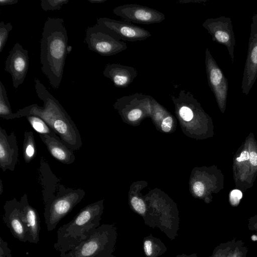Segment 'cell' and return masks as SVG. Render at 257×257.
<instances>
[{"mask_svg": "<svg viewBox=\"0 0 257 257\" xmlns=\"http://www.w3.org/2000/svg\"><path fill=\"white\" fill-rule=\"evenodd\" d=\"M85 191L82 189H63L56 195L45 199L44 217L47 230H53L59 222L84 198Z\"/></svg>", "mask_w": 257, "mask_h": 257, "instance_id": "5", "label": "cell"}, {"mask_svg": "<svg viewBox=\"0 0 257 257\" xmlns=\"http://www.w3.org/2000/svg\"><path fill=\"white\" fill-rule=\"evenodd\" d=\"M3 191V183L1 179H0V195H1Z\"/></svg>", "mask_w": 257, "mask_h": 257, "instance_id": "37", "label": "cell"}, {"mask_svg": "<svg viewBox=\"0 0 257 257\" xmlns=\"http://www.w3.org/2000/svg\"><path fill=\"white\" fill-rule=\"evenodd\" d=\"M18 0H0V5H12L18 3Z\"/></svg>", "mask_w": 257, "mask_h": 257, "instance_id": "34", "label": "cell"}, {"mask_svg": "<svg viewBox=\"0 0 257 257\" xmlns=\"http://www.w3.org/2000/svg\"><path fill=\"white\" fill-rule=\"evenodd\" d=\"M96 24L119 41H144L151 36V33L148 30L125 21L103 17L98 18Z\"/></svg>", "mask_w": 257, "mask_h": 257, "instance_id": "7", "label": "cell"}, {"mask_svg": "<svg viewBox=\"0 0 257 257\" xmlns=\"http://www.w3.org/2000/svg\"><path fill=\"white\" fill-rule=\"evenodd\" d=\"M0 257H13L7 242L0 237Z\"/></svg>", "mask_w": 257, "mask_h": 257, "instance_id": "27", "label": "cell"}, {"mask_svg": "<svg viewBox=\"0 0 257 257\" xmlns=\"http://www.w3.org/2000/svg\"><path fill=\"white\" fill-rule=\"evenodd\" d=\"M193 189L194 193L197 196L201 197L204 194V186L202 182L197 181L193 184Z\"/></svg>", "mask_w": 257, "mask_h": 257, "instance_id": "31", "label": "cell"}, {"mask_svg": "<svg viewBox=\"0 0 257 257\" xmlns=\"http://www.w3.org/2000/svg\"><path fill=\"white\" fill-rule=\"evenodd\" d=\"M91 4H101L105 2L106 0H87Z\"/></svg>", "mask_w": 257, "mask_h": 257, "instance_id": "36", "label": "cell"}, {"mask_svg": "<svg viewBox=\"0 0 257 257\" xmlns=\"http://www.w3.org/2000/svg\"><path fill=\"white\" fill-rule=\"evenodd\" d=\"M117 237L113 224H102L93 229L78 245L60 254V257H116L114 255Z\"/></svg>", "mask_w": 257, "mask_h": 257, "instance_id": "4", "label": "cell"}, {"mask_svg": "<svg viewBox=\"0 0 257 257\" xmlns=\"http://www.w3.org/2000/svg\"><path fill=\"white\" fill-rule=\"evenodd\" d=\"M69 0H41L40 6L45 12L59 10L63 5L67 4Z\"/></svg>", "mask_w": 257, "mask_h": 257, "instance_id": "23", "label": "cell"}, {"mask_svg": "<svg viewBox=\"0 0 257 257\" xmlns=\"http://www.w3.org/2000/svg\"><path fill=\"white\" fill-rule=\"evenodd\" d=\"M20 205L28 234V241L37 244L39 241L41 221L36 209L30 205L27 195L24 194L21 198Z\"/></svg>", "mask_w": 257, "mask_h": 257, "instance_id": "15", "label": "cell"}, {"mask_svg": "<svg viewBox=\"0 0 257 257\" xmlns=\"http://www.w3.org/2000/svg\"><path fill=\"white\" fill-rule=\"evenodd\" d=\"M237 240L235 239L221 243L216 246L212 254L208 257H228L236 245Z\"/></svg>", "mask_w": 257, "mask_h": 257, "instance_id": "22", "label": "cell"}, {"mask_svg": "<svg viewBox=\"0 0 257 257\" xmlns=\"http://www.w3.org/2000/svg\"><path fill=\"white\" fill-rule=\"evenodd\" d=\"M205 63L208 85L223 112L225 108L228 90L227 79L218 66L208 48L205 50Z\"/></svg>", "mask_w": 257, "mask_h": 257, "instance_id": "8", "label": "cell"}, {"mask_svg": "<svg viewBox=\"0 0 257 257\" xmlns=\"http://www.w3.org/2000/svg\"><path fill=\"white\" fill-rule=\"evenodd\" d=\"M29 66L28 51L16 43L8 55L5 70L12 76L13 84L15 89L22 84L25 79Z\"/></svg>", "mask_w": 257, "mask_h": 257, "instance_id": "12", "label": "cell"}, {"mask_svg": "<svg viewBox=\"0 0 257 257\" xmlns=\"http://www.w3.org/2000/svg\"><path fill=\"white\" fill-rule=\"evenodd\" d=\"M23 155L27 163H30L37 155L36 144L32 131H26L24 133Z\"/></svg>", "mask_w": 257, "mask_h": 257, "instance_id": "19", "label": "cell"}, {"mask_svg": "<svg viewBox=\"0 0 257 257\" xmlns=\"http://www.w3.org/2000/svg\"><path fill=\"white\" fill-rule=\"evenodd\" d=\"M248 248L242 240H237L234 248L228 257H246Z\"/></svg>", "mask_w": 257, "mask_h": 257, "instance_id": "26", "label": "cell"}, {"mask_svg": "<svg viewBox=\"0 0 257 257\" xmlns=\"http://www.w3.org/2000/svg\"><path fill=\"white\" fill-rule=\"evenodd\" d=\"M103 75L110 79L116 87H127L138 75L136 69L120 64L109 63L103 71Z\"/></svg>", "mask_w": 257, "mask_h": 257, "instance_id": "16", "label": "cell"}, {"mask_svg": "<svg viewBox=\"0 0 257 257\" xmlns=\"http://www.w3.org/2000/svg\"><path fill=\"white\" fill-rule=\"evenodd\" d=\"M84 42L88 49L102 56H110L126 50V43L115 39L96 24L88 27Z\"/></svg>", "mask_w": 257, "mask_h": 257, "instance_id": "6", "label": "cell"}, {"mask_svg": "<svg viewBox=\"0 0 257 257\" xmlns=\"http://www.w3.org/2000/svg\"><path fill=\"white\" fill-rule=\"evenodd\" d=\"M64 21L48 17L44 23L40 41V62L42 72L54 89L59 87L66 56L72 49Z\"/></svg>", "mask_w": 257, "mask_h": 257, "instance_id": "2", "label": "cell"}, {"mask_svg": "<svg viewBox=\"0 0 257 257\" xmlns=\"http://www.w3.org/2000/svg\"><path fill=\"white\" fill-rule=\"evenodd\" d=\"M131 204L134 210L143 217L145 221L147 218V207L144 201L142 199L134 197L131 199Z\"/></svg>", "mask_w": 257, "mask_h": 257, "instance_id": "25", "label": "cell"}, {"mask_svg": "<svg viewBox=\"0 0 257 257\" xmlns=\"http://www.w3.org/2000/svg\"><path fill=\"white\" fill-rule=\"evenodd\" d=\"M26 117L31 127L39 134L47 135L61 140L60 138L41 117L32 114H28Z\"/></svg>", "mask_w": 257, "mask_h": 257, "instance_id": "20", "label": "cell"}, {"mask_svg": "<svg viewBox=\"0 0 257 257\" xmlns=\"http://www.w3.org/2000/svg\"><path fill=\"white\" fill-rule=\"evenodd\" d=\"M13 27L11 23H5L3 21L0 23V52H2L8 40L9 34Z\"/></svg>", "mask_w": 257, "mask_h": 257, "instance_id": "24", "label": "cell"}, {"mask_svg": "<svg viewBox=\"0 0 257 257\" xmlns=\"http://www.w3.org/2000/svg\"><path fill=\"white\" fill-rule=\"evenodd\" d=\"M248 228L249 230L255 232L256 235L252 236V239L254 241L257 240V215L249 219Z\"/></svg>", "mask_w": 257, "mask_h": 257, "instance_id": "29", "label": "cell"}, {"mask_svg": "<svg viewBox=\"0 0 257 257\" xmlns=\"http://www.w3.org/2000/svg\"><path fill=\"white\" fill-rule=\"evenodd\" d=\"M35 87L43 106L33 104L20 109L17 112L19 118L28 114L41 117L67 147L78 151L82 146L81 135L69 114L38 78L35 79Z\"/></svg>", "mask_w": 257, "mask_h": 257, "instance_id": "1", "label": "cell"}, {"mask_svg": "<svg viewBox=\"0 0 257 257\" xmlns=\"http://www.w3.org/2000/svg\"><path fill=\"white\" fill-rule=\"evenodd\" d=\"M202 26L212 36L213 41L226 47L231 60L233 63L235 39L230 18L220 16L216 18L207 19L203 23Z\"/></svg>", "mask_w": 257, "mask_h": 257, "instance_id": "10", "label": "cell"}, {"mask_svg": "<svg viewBox=\"0 0 257 257\" xmlns=\"http://www.w3.org/2000/svg\"><path fill=\"white\" fill-rule=\"evenodd\" d=\"M247 57L241 88L247 95L257 78V13L252 17Z\"/></svg>", "mask_w": 257, "mask_h": 257, "instance_id": "11", "label": "cell"}, {"mask_svg": "<svg viewBox=\"0 0 257 257\" xmlns=\"http://www.w3.org/2000/svg\"><path fill=\"white\" fill-rule=\"evenodd\" d=\"M3 208V220L12 235L20 241H28L27 230L23 220L20 201L15 198L6 201Z\"/></svg>", "mask_w": 257, "mask_h": 257, "instance_id": "13", "label": "cell"}, {"mask_svg": "<svg viewBox=\"0 0 257 257\" xmlns=\"http://www.w3.org/2000/svg\"><path fill=\"white\" fill-rule=\"evenodd\" d=\"M173 123V118L170 116L166 117L162 121L161 126L162 130L168 132L171 130Z\"/></svg>", "mask_w": 257, "mask_h": 257, "instance_id": "30", "label": "cell"}, {"mask_svg": "<svg viewBox=\"0 0 257 257\" xmlns=\"http://www.w3.org/2000/svg\"><path fill=\"white\" fill-rule=\"evenodd\" d=\"M19 149L14 132L8 135L0 127V168L3 171H14L18 161Z\"/></svg>", "mask_w": 257, "mask_h": 257, "instance_id": "14", "label": "cell"}, {"mask_svg": "<svg viewBox=\"0 0 257 257\" xmlns=\"http://www.w3.org/2000/svg\"><path fill=\"white\" fill-rule=\"evenodd\" d=\"M113 13L125 22L144 25L160 23L165 15L155 9L137 4H127L114 8Z\"/></svg>", "mask_w": 257, "mask_h": 257, "instance_id": "9", "label": "cell"}, {"mask_svg": "<svg viewBox=\"0 0 257 257\" xmlns=\"http://www.w3.org/2000/svg\"><path fill=\"white\" fill-rule=\"evenodd\" d=\"M176 257H198L196 253H193L190 254H186L185 253L178 254Z\"/></svg>", "mask_w": 257, "mask_h": 257, "instance_id": "35", "label": "cell"}, {"mask_svg": "<svg viewBox=\"0 0 257 257\" xmlns=\"http://www.w3.org/2000/svg\"><path fill=\"white\" fill-rule=\"evenodd\" d=\"M0 117L7 120L19 118L17 112L11 107L4 85L0 81Z\"/></svg>", "mask_w": 257, "mask_h": 257, "instance_id": "21", "label": "cell"}, {"mask_svg": "<svg viewBox=\"0 0 257 257\" xmlns=\"http://www.w3.org/2000/svg\"><path fill=\"white\" fill-rule=\"evenodd\" d=\"M39 136L50 155L55 160L66 165L74 162L75 156L73 151L67 147L61 140L47 135L40 134Z\"/></svg>", "mask_w": 257, "mask_h": 257, "instance_id": "17", "label": "cell"}, {"mask_svg": "<svg viewBox=\"0 0 257 257\" xmlns=\"http://www.w3.org/2000/svg\"><path fill=\"white\" fill-rule=\"evenodd\" d=\"M249 160L250 164L253 166H257V153L251 152L249 155Z\"/></svg>", "mask_w": 257, "mask_h": 257, "instance_id": "32", "label": "cell"}, {"mask_svg": "<svg viewBox=\"0 0 257 257\" xmlns=\"http://www.w3.org/2000/svg\"><path fill=\"white\" fill-rule=\"evenodd\" d=\"M249 153L246 151H242L240 156L236 158V161L238 162H243L248 160L249 159Z\"/></svg>", "mask_w": 257, "mask_h": 257, "instance_id": "33", "label": "cell"}, {"mask_svg": "<svg viewBox=\"0 0 257 257\" xmlns=\"http://www.w3.org/2000/svg\"><path fill=\"white\" fill-rule=\"evenodd\" d=\"M143 250L146 257H159L167 250V248L164 242L152 234L143 238Z\"/></svg>", "mask_w": 257, "mask_h": 257, "instance_id": "18", "label": "cell"}, {"mask_svg": "<svg viewBox=\"0 0 257 257\" xmlns=\"http://www.w3.org/2000/svg\"><path fill=\"white\" fill-rule=\"evenodd\" d=\"M242 196V193L241 191L237 189L232 190L229 194V200L232 205H237Z\"/></svg>", "mask_w": 257, "mask_h": 257, "instance_id": "28", "label": "cell"}, {"mask_svg": "<svg viewBox=\"0 0 257 257\" xmlns=\"http://www.w3.org/2000/svg\"><path fill=\"white\" fill-rule=\"evenodd\" d=\"M103 208V200L89 204L71 221L60 226L57 231L55 249L62 254L85 240L92 230L100 225Z\"/></svg>", "mask_w": 257, "mask_h": 257, "instance_id": "3", "label": "cell"}]
</instances>
